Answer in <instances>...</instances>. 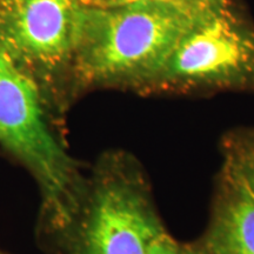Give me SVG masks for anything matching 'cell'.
<instances>
[{
	"instance_id": "1",
	"label": "cell",
	"mask_w": 254,
	"mask_h": 254,
	"mask_svg": "<svg viewBox=\"0 0 254 254\" xmlns=\"http://www.w3.org/2000/svg\"><path fill=\"white\" fill-rule=\"evenodd\" d=\"M231 0L136 1L88 8L81 68L100 84L145 88L182 38Z\"/></svg>"
},
{
	"instance_id": "2",
	"label": "cell",
	"mask_w": 254,
	"mask_h": 254,
	"mask_svg": "<svg viewBox=\"0 0 254 254\" xmlns=\"http://www.w3.org/2000/svg\"><path fill=\"white\" fill-rule=\"evenodd\" d=\"M145 88L178 97L254 92V21L238 0L190 28Z\"/></svg>"
},
{
	"instance_id": "3",
	"label": "cell",
	"mask_w": 254,
	"mask_h": 254,
	"mask_svg": "<svg viewBox=\"0 0 254 254\" xmlns=\"http://www.w3.org/2000/svg\"><path fill=\"white\" fill-rule=\"evenodd\" d=\"M0 144L28 164L55 196L68 184V164L47 129L34 82L0 45Z\"/></svg>"
},
{
	"instance_id": "4",
	"label": "cell",
	"mask_w": 254,
	"mask_h": 254,
	"mask_svg": "<svg viewBox=\"0 0 254 254\" xmlns=\"http://www.w3.org/2000/svg\"><path fill=\"white\" fill-rule=\"evenodd\" d=\"M165 227L141 180L111 171L95 190L82 236V254H148Z\"/></svg>"
},
{
	"instance_id": "5",
	"label": "cell",
	"mask_w": 254,
	"mask_h": 254,
	"mask_svg": "<svg viewBox=\"0 0 254 254\" xmlns=\"http://www.w3.org/2000/svg\"><path fill=\"white\" fill-rule=\"evenodd\" d=\"M88 8L80 0H12L4 34L12 49L49 63L80 45Z\"/></svg>"
},
{
	"instance_id": "6",
	"label": "cell",
	"mask_w": 254,
	"mask_h": 254,
	"mask_svg": "<svg viewBox=\"0 0 254 254\" xmlns=\"http://www.w3.org/2000/svg\"><path fill=\"white\" fill-rule=\"evenodd\" d=\"M195 245L204 254H254V192L224 171L207 227Z\"/></svg>"
},
{
	"instance_id": "7",
	"label": "cell",
	"mask_w": 254,
	"mask_h": 254,
	"mask_svg": "<svg viewBox=\"0 0 254 254\" xmlns=\"http://www.w3.org/2000/svg\"><path fill=\"white\" fill-rule=\"evenodd\" d=\"M220 146L221 171L237 178L254 192V127L228 132Z\"/></svg>"
},
{
	"instance_id": "8",
	"label": "cell",
	"mask_w": 254,
	"mask_h": 254,
	"mask_svg": "<svg viewBox=\"0 0 254 254\" xmlns=\"http://www.w3.org/2000/svg\"><path fill=\"white\" fill-rule=\"evenodd\" d=\"M148 254H204L194 244H186L177 240L164 231L152 243Z\"/></svg>"
},
{
	"instance_id": "9",
	"label": "cell",
	"mask_w": 254,
	"mask_h": 254,
	"mask_svg": "<svg viewBox=\"0 0 254 254\" xmlns=\"http://www.w3.org/2000/svg\"><path fill=\"white\" fill-rule=\"evenodd\" d=\"M90 1L92 6L105 7V6H116L136 1H174V0H90Z\"/></svg>"
}]
</instances>
